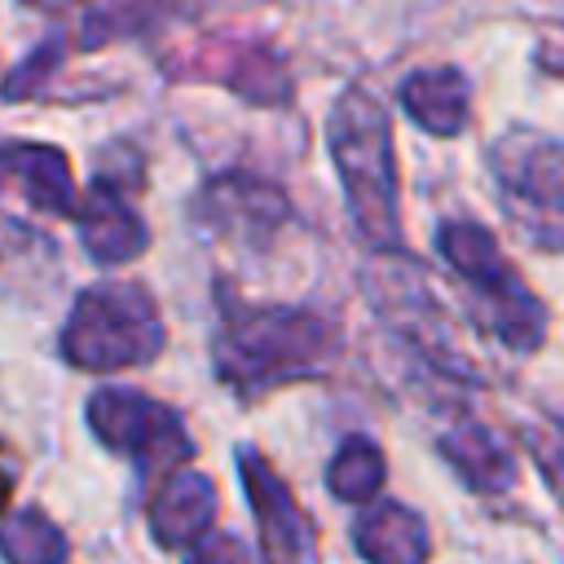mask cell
<instances>
[{
    "label": "cell",
    "mask_w": 564,
    "mask_h": 564,
    "mask_svg": "<svg viewBox=\"0 0 564 564\" xmlns=\"http://www.w3.org/2000/svg\"><path fill=\"white\" fill-rule=\"evenodd\" d=\"M339 348V326L308 308L238 313L216 335V370L238 388H260L322 370Z\"/></svg>",
    "instance_id": "1"
},
{
    "label": "cell",
    "mask_w": 564,
    "mask_h": 564,
    "mask_svg": "<svg viewBox=\"0 0 564 564\" xmlns=\"http://www.w3.org/2000/svg\"><path fill=\"white\" fill-rule=\"evenodd\" d=\"M330 154L344 176V194L361 234L379 247L401 242L397 220V163H392V128L375 93L348 88L330 115Z\"/></svg>",
    "instance_id": "2"
},
{
    "label": "cell",
    "mask_w": 564,
    "mask_h": 564,
    "mask_svg": "<svg viewBox=\"0 0 564 564\" xmlns=\"http://www.w3.org/2000/svg\"><path fill=\"white\" fill-rule=\"evenodd\" d=\"M163 348V322L150 295L132 282H101L84 291L62 330V352L79 370L145 366Z\"/></svg>",
    "instance_id": "3"
},
{
    "label": "cell",
    "mask_w": 564,
    "mask_h": 564,
    "mask_svg": "<svg viewBox=\"0 0 564 564\" xmlns=\"http://www.w3.org/2000/svg\"><path fill=\"white\" fill-rule=\"evenodd\" d=\"M441 256L454 264V273L471 286L476 308L485 317V326L516 344V348H538L542 330H546V308L542 300L520 282V273L511 269V260L502 256V247L494 242L489 229L471 225V220H449L441 229Z\"/></svg>",
    "instance_id": "4"
},
{
    "label": "cell",
    "mask_w": 564,
    "mask_h": 564,
    "mask_svg": "<svg viewBox=\"0 0 564 564\" xmlns=\"http://www.w3.org/2000/svg\"><path fill=\"white\" fill-rule=\"evenodd\" d=\"M88 423L110 449H123L145 467H176L194 449L181 419L137 388H101L88 401Z\"/></svg>",
    "instance_id": "5"
},
{
    "label": "cell",
    "mask_w": 564,
    "mask_h": 564,
    "mask_svg": "<svg viewBox=\"0 0 564 564\" xmlns=\"http://www.w3.org/2000/svg\"><path fill=\"white\" fill-rule=\"evenodd\" d=\"M498 185L511 212L546 242H564V145L538 137H507L494 150Z\"/></svg>",
    "instance_id": "6"
},
{
    "label": "cell",
    "mask_w": 564,
    "mask_h": 564,
    "mask_svg": "<svg viewBox=\"0 0 564 564\" xmlns=\"http://www.w3.org/2000/svg\"><path fill=\"white\" fill-rule=\"evenodd\" d=\"M238 467H242L247 498H251V507L260 516L264 564H308L313 560V538H308L304 511L295 507V498L286 494V485L273 476V467L256 449H242Z\"/></svg>",
    "instance_id": "7"
},
{
    "label": "cell",
    "mask_w": 564,
    "mask_h": 564,
    "mask_svg": "<svg viewBox=\"0 0 564 564\" xmlns=\"http://www.w3.org/2000/svg\"><path fill=\"white\" fill-rule=\"evenodd\" d=\"M198 212H203V220H212L225 234H269L286 216V198L278 185L234 172L203 189Z\"/></svg>",
    "instance_id": "8"
},
{
    "label": "cell",
    "mask_w": 564,
    "mask_h": 564,
    "mask_svg": "<svg viewBox=\"0 0 564 564\" xmlns=\"http://www.w3.org/2000/svg\"><path fill=\"white\" fill-rule=\"evenodd\" d=\"M79 234H84V247L97 264H123L132 256L145 251L150 242V229L141 225V216L123 203V194L110 185V181H97L84 198V212H79Z\"/></svg>",
    "instance_id": "9"
},
{
    "label": "cell",
    "mask_w": 564,
    "mask_h": 564,
    "mask_svg": "<svg viewBox=\"0 0 564 564\" xmlns=\"http://www.w3.org/2000/svg\"><path fill=\"white\" fill-rule=\"evenodd\" d=\"M216 485L203 471H172L150 507V529L163 546H189L212 533Z\"/></svg>",
    "instance_id": "10"
},
{
    "label": "cell",
    "mask_w": 564,
    "mask_h": 564,
    "mask_svg": "<svg viewBox=\"0 0 564 564\" xmlns=\"http://www.w3.org/2000/svg\"><path fill=\"white\" fill-rule=\"evenodd\" d=\"M198 75H212L251 101H282L291 93L282 62L264 44H251V40H216L198 57Z\"/></svg>",
    "instance_id": "11"
},
{
    "label": "cell",
    "mask_w": 564,
    "mask_h": 564,
    "mask_svg": "<svg viewBox=\"0 0 564 564\" xmlns=\"http://www.w3.org/2000/svg\"><path fill=\"white\" fill-rule=\"evenodd\" d=\"M0 167L22 185V194L35 207H48V212H75L79 207L75 176H70V163L62 150L35 145V141L0 145Z\"/></svg>",
    "instance_id": "12"
},
{
    "label": "cell",
    "mask_w": 564,
    "mask_h": 564,
    "mask_svg": "<svg viewBox=\"0 0 564 564\" xmlns=\"http://www.w3.org/2000/svg\"><path fill=\"white\" fill-rule=\"evenodd\" d=\"M401 101L410 110V119L436 137H454L467 123V101H471V84L463 70L454 66H436V70H419L401 84Z\"/></svg>",
    "instance_id": "13"
},
{
    "label": "cell",
    "mask_w": 564,
    "mask_h": 564,
    "mask_svg": "<svg viewBox=\"0 0 564 564\" xmlns=\"http://www.w3.org/2000/svg\"><path fill=\"white\" fill-rule=\"evenodd\" d=\"M357 551L370 564H423L427 560V529L401 502H379L352 529Z\"/></svg>",
    "instance_id": "14"
},
{
    "label": "cell",
    "mask_w": 564,
    "mask_h": 564,
    "mask_svg": "<svg viewBox=\"0 0 564 564\" xmlns=\"http://www.w3.org/2000/svg\"><path fill=\"white\" fill-rule=\"evenodd\" d=\"M441 449L449 458V467L471 485V489H485V494H502L511 480H516V463H511V449L502 445L498 432H489L485 423H463L454 432L441 436Z\"/></svg>",
    "instance_id": "15"
},
{
    "label": "cell",
    "mask_w": 564,
    "mask_h": 564,
    "mask_svg": "<svg viewBox=\"0 0 564 564\" xmlns=\"http://www.w3.org/2000/svg\"><path fill=\"white\" fill-rule=\"evenodd\" d=\"M66 538L44 511H18L0 524V555L9 564H66Z\"/></svg>",
    "instance_id": "16"
},
{
    "label": "cell",
    "mask_w": 564,
    "mask_h": 564,
    "mask_svg": "<svg viewBox=\"0 0 564 564\" xmlns=\"http://www.w3.org/2000/svg\"><path fill=\"white\" fill-rule=\"evenodd\" d=\"M48 264H53L48 238L13 216H0V291H9L13 282L22 286L48 278Z\"/></svg>",
    "instance_id": "17"
},
{
    "label": "cell",
    "mask_w": 564,
    "mask_h": 564,
    "mask_svg": "<svg viewBox=\"0 0 564 564\" xmlns=\"http://www.w3.org/2000/svg\"><path fill=\"white\" fill-rule=\"evenodd\" d=\"M326 485H330V494L344 498V502H370V498L383 489V454H379L366 436L344 441L339 454L330 458Z\"/></svg>",
    "instance_id": "18"
},
{
    "label": "cell",
    "mask_w": 564,
    "mask_h": 564,
    "mask_svg": "<svg viewBox=\"0 0 564 564\" xmlns=\"http://www.w3.org/2000/svg\"><path fill=\"white\" fill-rule=\"evenodd\" d=\"M57 57H62V44L57 40H44L22 66H13V75L4 79V97H31L40 88V79L57 66Z\"/></svg>",
    "instance_id": "19"
},
{
    "label": "cell",
    "mask_w": 564,
    "mask_h": 564,
    "mask_svg": "<svg viewBox=\"0 0 564 564\" xmlns=\"http://www.w3.org/2000/svg\"><path fill=\"white\" fill-rule=\"evenodd\" d=\"M189 564H251V555H247V546L234 533H207L194 546V560Z\"/></svg>",
    "instance_id": "20"
},
{
    "label": "cell",
    "mask_w": 564,
    "mask_h": 564,
    "mask_svg": "<svg viewBox=\"0 0 564 564\" xmlns=\"http://www.w3.org/2000/svg\"><path fill=\"white\" fill-rule=\"evenodd\" d=\"M9 494H13V467H9V454L0 449V511L9 507Z\"/></svg>",
    "instance_id": "21"
}]
</instances>
